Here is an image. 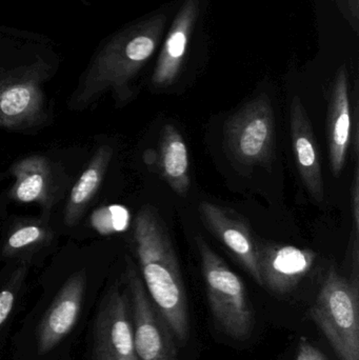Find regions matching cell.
Here are the masks:
<instances>
[{
  "label": "cell",
  "instance_id": "5",
  "mask_svg": "<svg viewBox=\"0 0 359 360\" xmlns=\"http://www.w3.org/2000/svg\"><path fill=\"white\" fill-rule=\"evenodd\" d=\"M126 283L132 306L135 352L138 360H177L174 334L152 304L145 283L128 259Z\"/></svg>",
  "mask_w": 359,
  "mask_h": 360
},
{
  "label": "cell",
  "instance_id": "15",
  "mask_svg": "<svg viewBox=\"0 0 359 360\" xmlns=\"http://www.w3.org/2000/svg\"><path fill=\"white\" fill-rule=\"evenodd\" d=\"M112 158V147H99L89 162L81 176L74 184L65 210V222L67 226H75L84 215V211L94 198L105 179Z\"/></svg>",
  "mask_w": 359,
  "mask_h": 360
},
{
  "label": "cell",
  "instance_id": "16",
  "mask_svg": "<svg viewBox=\"0 0 359 360\" xmlns=\"http://www.w3.org/2000/svg\"><path fill=\"white\" fill-rule=\"evenodd\" d=\"M160 169L164 180L177 194H187L190 186L189 152L181 133L167 124L160 139Z\"/></svg>",
  "mask_w": 359,
  "mask_h": 360
},
{
  "label": "cell",
  "instance_id": "23",
  "mask_svg": "<svg viewBox=\"0 0 359 360\" xmlns=\"http://www.w3.org/2000/svg\"><path fill=\"white\" fill-rule=\"evenodd\" d=\"M143 160H145V164L149 165V166L155 165L157 162V153L154 150H148L143 155Z\"/></svg>",
  "mask_w": 359,
  "mask_h": 360
},
{
  "label": "cell",
  "instance_id": "10",
  "mask_svg": "<svg viewBox=\"0 0 359 360\" xmlns=\"http://www.w3.org/2000/svg\"><path fill=\"white\" fill-rule=\"evenodd\" d=\"M86 288L84 271L74 273L53 300L38 328L37 348L40 355L58 346L77 323Z\"/></svg>",
  "mask_w": 359,
  "mask_h": 360
},
{
  "label": "cell",
  "instance_id": "3",
  "mask_svg": "<svg viewBox=\"0 0 359 360\" xmlns=\"http://www.w3.org/2000/svg\"><path fill=\"white\" fill-rule=\"evenodd\" d=\"M211 312L230 338L244 340L253 330V314L242 279L211 249L204 237L195 239Z\"/></svg>",
  "mask_w": 359,
  "mask_h": 360
},
{
  "label": "cell",
  "instance_id": "24",
  "mask_svg": "<svg viewBox=\"0 0 359 360\" xmlns=\"http://www.w3.org/2000/svg\"><path fill=\"white\" fill-rule=\"evenodd\" d=\"M136 360H138V359H136Z\"/></svg>",
  "mask_w": 359,
  "mask_h": 360
},
{
  "label": "cell",
  "instance_id": "4",
  "mask_svg": "<svg viewBox=\"0 0 359 360\" xmlns=\"http://www.w3.org/2000/svg\"><path fill=\"white\" fill-rule=\"evenodd\" d=\"M226 146L232 160L244 167L267 165L273 154L275 124L267 95H259L227 120Z\"/></svg>",
  "mask_w": 359,
  "mask_h": 360
},
{
  "label": "cell",
  "instance_id": "21",
  "mask_svg": "<svg viewBox=\"0 0 359 360\" xmlns=\"http://www.w3.org/2000/svg\"><path fill=\"white\" fill-rule=\"evenodd\" d=\"M295 360H327L324 353L311 344L307 338H303L299 342Z\"/></svg>",
  "mask_w": 359,
  "mask_h": 360
},
{
  "label": "cell",
  "instance_id": "8",
  "mask_svg": "<svg viewBox=\"0 0 359 360\" xmlns=\"http://www.w3.org/2000/svg\"><path fill=\"white\" fill-rule=\"evenodd\" d=\"M318 254L293 245L257 243V262L261 283L274 293L292 292L311 271Z\"/></svg>",
  "mask_w": 359,
  "mask_h": 360
},
{
  "label": "cell",
  "instance_id": "6",
  "mask_svg": "<svg viewBox=\"0 0 359 360\" xmlns=\"http://www.w3.org/2000/svg\"><path fill=\"white\" fill-rule=\"evenodd\" d=\"M129 297L113 285L105 294L95 323L93 360H136Z\"/></svg>",
  "mask_w": 359,
  "mask_h": 360
},
{
  "label": "cell",
  "instance_id": "19",
  "mask_svg": "<svg viewBox=\"0 0 359 360\" xmlns=\"http://www.w3.org/2000/svg\"><path fill=\"white\" fill-rule=\"evenodd\" d=\"M354 33L359 32V0H332Z\"/></svg>",
  "mask_w": 359,
  "mask_h": 360
},
{
  "label": "cell",
  "instance_id": "12",
  "mask_svg": "<svg viewBox=\"0 0 359 360\" xmlns=\"http://www.w3.org/2000/svg\"><path fill=\"white\" fill-rule=\"evenodd\" d=\"M290 126L299 175L312 198L322 202L325 188L318 143L303 101L297 96L291 105Z\"/></svg>",
  "mask_w": 359,
  "mask_h": 360
},
{
  "label": "cell",
  "instance_id": "13",
  "mask_svg": "<svg viewBox=\"0 0 359 360\" xmlns=\"http://www.w3.org/2000/svg\"><path fill=\"white\" fill-rule=\"evenodd\" d=\"M328 120L331 170L337 177L345 168L352 139L349 76L345 65L337 70L333 82Z\"/></svg>",
  "mask_w": 359,
  "mask_h": 360
},
{
  "label": "cell",
  "instance_id": "2",
  "mask_svg": "<svg viewBox=\"0 0 359 360\" xmlns=\"http://www.w3.org/2000/svg\"><path fill=\"white\" fill-rule=\"evenodd\" d=\"M339 360H359V281L329 270L309 310Z\"/></svg>",
  "mask_w": 359,
  "mask_h": 360
},
{
  "label": "cell",
  "instance_id": "1",
  "mask_svg": "<svg viewBox=\"0 0 359 360\" xmlns=\"http://www.w3.org/2000/svg\"><path fill=\"white\" fill-rule=\"evenodd\" d=\"M134 241L150 297L175 338L185 344L189 340L190 321L181 266L166 226L149 205L137 214Z\"/></svg>",
  "mask_w": 359,
  "mask_h": 360
},
{
  "label": "cell",
  "instance_id": "20",
  "mask_svg": "<svg viewBox=\"0 0 359 360\" xmlns=\"http://www.w3.org/2000/svg\"><path fill=\"white\" fill-rule=\"evenodd\" d=\"M17 289V285H14L0 292V329L12 312L16 300Z\"/></svg>",
  "mask_w": 359,
  "mask_h": 360
},
{
  "label": "cell",
  "instance_id": "9",
  "mask_svg": "<svg viewBox=\"0 0 359 360\" xmlns=\"http://www.w3.org/2000/svg\"><path fill=\"white\" fill-rule=\"evenodd\" d=\"M200 211L209 230L227 247L253 279L263 285L257 262V243L249 224L237 214L210 201H202Z\"/></svg>",
  "mask_w": 359,
  "mask_h": 360
},
{
  "label": "cell",
  "instance_id": "17",
  "mask_svg": "<svg viewBox=\"0 0 359 360\" xmlns=\"http://www.w3.org/2000/svg\"><path fill=\"white\" fill-rule=\"evenodd\" d=\"M130 224V213L122 205L99 207L91 215V224L101 235L124 232Z\"/></svg>",
  "mask_w": 359,
  "mask_h": 360
},
{
  "label": "cell",
  "instance_id": "14",
  "mask_svg": "<svg viewBox=\"0 0 359 360\" xmlns=\"http://www.w3.org/2000/svg\"><path fill=\"white\" fill-rule=\"evenodd\" d=\"M14 179L13 198L23 203H54L58 188L52 162L42 155H31L15 162L10 169Z\"/></svg>",
  "mask_w": 359,
  "mask_h": 360
},
{
  "label": "cell",
  "instance_id": "22",
  "mask_svg": "<svg viewBox=\"0 0 359 360\" xmlns=\"http://www.w3.org/2000/svg\"><path fill=\"white\" fill-rule=\"evenodd\" d=\"M352 219H353V233L358 236L359 232V172L356 167L354 172L353 184L351 186Z\"/></svg>",
  "mask_w": 359,
  "mask_h": 360
},
{
  "label": "cell",
  "instance_id": "18",
  "mask_svg": "<svg viewBox=\"0 0 359 360\" xmlns=\"http://www.w3.org/2000/svg\"><path fill=\"white\" fill-rule=\"evenodd\" d=\"M46 230L38 226H25L15 231L4 245V255H13L25 248L31 247L44 240Z\"/></svg>",
  "mask_w": 359,
  "mask_h": 360
},
{
  "label": "cell",
  "instance_id": "7",
  "mask_svg": "<svg viewBox=\"0 0 359 360\" xmlns=\"http://www.w3.org/2000/svg\"><path fill=\"white\" fill-rule=\"evenodd\" d=\"M202 0H183L167 32L154 69L152 84L155 88H169L181 75L202 16Z\"/></svg>",
  "mask_w": 359,
  "mask_h": 360
},
{
  "label": "cell",
  "instance_id": "11",
  "mask_svg": "<svg viewBox=\"0 0 359 360\" xmlns=\"http://www.w3.org/2000/svg\"><path fill=\"white\" fill-rule=\"evenodd\" d=\"M48 118L44 95L35 82L17 80L0 84V129L30 130Z\"/></svg>",
  "mask_w": 359,
  "mask_h": 360
}]
</instances>
